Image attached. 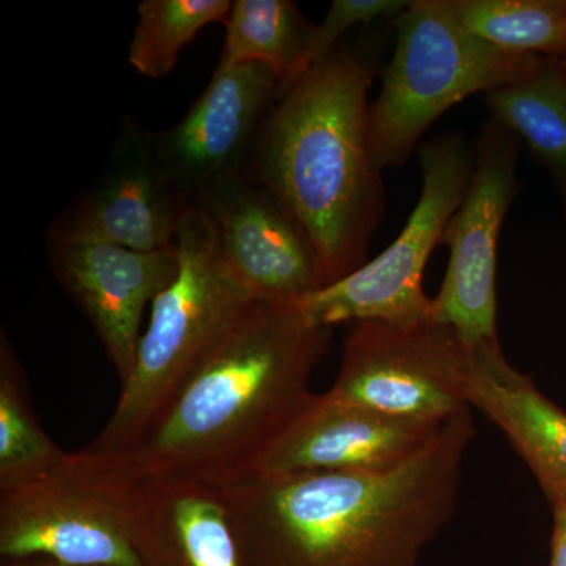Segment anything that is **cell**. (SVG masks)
<instances>
[{
	"label": "cell",
	"instance_id": "obj_13",
	"mask_svg": "<svg viewBox=\"0 0 566 566\" xmlns=\"http://www.w3.org/2000/svg\"><path fill=\"white\" fill-rule=\"evenodd\" d=\"M46 252L52 274L92 324L123 385L139 348L145 308L177 277L178 244L140 252L46 238Z\"/></svg>",
	"mask_w": 566,
	"mask_h": 566
},
{
	"label": "cell",
	"instance_id": "obj_8",
	"mask_svg": "<svg viewBox=\"0 0 566 566\" xmlns=\"http://www.w3.org/2000/svg\"><path fill=\"white\" fill-rule=\"evenodd\" d=\"M469 348L447 324L353 323L331 397L395 419L441 424L468 411Z\"/></svg>",
	"mask_w": 566,
	"mask_h": 566
},
{
	"label": "cell",
	"instance_id": "obj_14",
	"mask_svg": "<svg viewBox=\"0 0 566 566\" xmlns=\"http://www.w3.org/2000/svg\"><path fill=\"white\" fill-rule=\"evenodd\" d=\"M444 423L395 419L327 392L314 395L255 472L381 471L419 452Z\"/></svg>",
	"mask_w": 566,
	"mask_h": 566
},
{
	"label": "cell",
	"instance_id": "obj_19",
	"mask_svg": "<svg viewBox=\"0 0 566 566\" xmlns=\"http://www.w3.org/2000/svg\"><path fill=\"white\" fill-rule=\"evenodd\" d=\"M472 35L506 51L562 61L566 54V0H444Z\"/></svg>",
	"mask_w": 566,
	"mask_h": 566
},
{
	"label": "cell",
	"instance_id": "obj_7",
	"mask_svg": "<svg viewBox=\"0 0 566 566\" xmlns=\"http://www.w3.org/2000/svg\"><path fill=\"white\" fill-rule=\"evenodd\" d=\"M417 156L422 191L403 230L374 260L297 304L315 326L431 322L433 300L423 290L424 268L471 185L474 145L463 133H446L420 145Z\"/></svg>",
	"mask_w": 566,
	"mask_h": 566
},
{
	"label": "cell",
	"instance_id": "obj_25",
	"mask_svg": "<svg viewBox=\"0 0 566 566\" xmlns=\"http://www.w3.org/2000/svg\"><path fill=\"white\" fill-rule=\"evenodd\" d=\"M560 62H564V63H565V65H566V54H565V57H564V59H562V61H560Z\"/></svg>",
	"mask_w": 566,
	"mask_h": 566
},
{
	"label": "cell",
	"instance_id": "obj_23",
	"mask_svg": "<svg viewBox=\"0 0 566 566\" xmlns=\"http://www.w3.org/2000/svg\"><path fill=\"white\" fill-rule=\"evenodd\" d=\"M553 516L549 566H566V501L553 505Z\"/></svg>",
	"mask_w": 566,
	"mask_h": 566
},
{
	"label": "cell",
	"instance_id": "obj_15",
	"mask_svg": "<svg viewBox=\"0 0 566 566\" xmlns=\"http://www.w3.org/2000/svg\"><path fill=\"white\" fill-rule=\"evenodd\" d=\"M464 395L505 434L551 505L566 501L565 409L506 360L501 344L469 348Z\"/></svg>",
	"mask_w": 566,
	"mask_h": 566
},
{
	"label": "cell",
	"instance_id": "obj_9",
	"mask_svg": "<svg viewBox=\"0 0 566 566\" xmlns=\"http://www.w3.org/2000/svg\"><path fill=\"white\" fill-rule=\"evenodd\" d=\"M520 148L515 134L488 115L474 142L471 185L442 237L449 264L431 319L453 327L468 348L499 344V240L520 186Z\"/></svg>",
	"mask_w": 566,
	"mask_h": 566
},
{
	"label": "cell",
	"instance_id": "obj_6",
	"mask_svg": "<svg viewBox=\"0 0 566 566\" xmlns=\"http://www.w3.org/2000/svg\"><path fill=\"white\" fill-rule=\"evenodd\" d=\"M134 483L120 457L82 449L48 474L0 490L2 560L142 566L129 531Z\"/></svg>",
	"mask_w": 566,
	"mask_h": 566
},
{
	"label": "cell",
	"instance_id": "obj_20",
	"mask_svg": "<svg viewBox=\"0 0 566 566\" xmlns=\"http://www.w3.org/2000/svg\"><path fill=\"white\" fill-rule=\"evenodd\" d=\"M44 433L17 354L0 335V490L32 482L69 458Z\"/></svg>",
	"mask_w": 566,
	"mask_h": 566
},
{
	"label": "cell",
	"instance_id": "obj_16",
	"mask_svg": "<svg viewBox=\"0 0 566 566\" xmlns=\"http://www.w3.org/2000/svg\"><path fill=\"white\" fill-rule=\"evenodd\" d=\"M129 531L142 566H241L221 490L181 480H136Z\"/></svg>",
	"mask_w": 566,
	"mask_h": 566
},
{
	"label": "cell",
	"instance_id": "obj_10",
	"mask_svg": "<svg viewBox=\"0 0 566 566\" xmlns=\"http://www.w3.org/2000/svg\"><path fill=\"white\" fill-rule=\"evenodd\" d=\"M193 203L164 170L153 133L126 117L103 172L54 219L46 238L159 251L177 244Z\"/></svg>",
	"mask_w": 566,
	"mask_h": 566
},
{
	"label": "cell",
	"instance_id": "obj_12",
	"mask_svg": "<svg viewBox=\"0 0 566 566\" xmlns=\"http://www.w3.org/2000/svg\"><path fill=\"white\" fill-rule=\"evenodd\" d=\"M214 227L227 266L253 300L300 304L323 289L318 260L283 205L244 174L197 199Z\"/></svg>",
	"mask_w": 566,
	"mask_h": 566
},
{
	"label": "cell",
	"instance_id": "obj_21",
	"mask_svg": "<svg viewBox=\"0 0 566 566\" xmlns=\"http://www.w3.org/2000/svg\"><path fill=\"white\" fill-rule=\"evenodd\" d=\"M230 0H144L128 62L142 76L163 80L172 73L181 51L208 25L226 22Z\"/></svg>",
	"mask_w": 566,
	"mask_h": 566
},
{
	"label": "cell",
	"instance_id": "obj_2",
	"mask_svg": "<svg viewBox=\"0 0 566 566\" xmlns=\"http://www.w3.org/2000/svg\"><path fill=\"white\" fill-rule=\"evenodd\" d=\"M329 327L297 304L253 301L208 349L172 401L120 457L134 480L227 488L252 475L315 394Z\"/></svg>",
	"mask_w": 566,
	"mask_h": 566
},
{
	"label": "cell",
	"instance_id": "obj_5",
	"mask_svg": "<svg viewBox=\"0 0 566 566\" xmlns=\"http://www.w3.org/2000/svg\"><path fill=\"white\" fill-rule=\"evenodd\" d=\"M392 22L394 55L368 107L371 158L381 172L403 166L455 104L517 84L542 63V55L502 50L464 31L444 0H412Z\"/></svg>",
	"mask_w": 566,
	"mask_h": 566
},
{
	"label": "cell",
	"instance_id": "obj_22",
	"mask_svg": "<svg viewBox=\"0 0 566 566\" xmlns=\"http://www.w3.org/2000/svg\"><path fill=\"white\" fill-rule=\"evenodd\" d=\"M406 0H334L326 17L315 24L308 46L312 66L326 59L338 46L346 32L360 24L395 20L408 9Z\"/></svg>",
	"mask_w": 566,
	"mask_h": 566
},
{
	"label": "cell",
	"instance_id": "obj_24",
	"mask_svg": "<svg viewBox=\"0 0 566 566\" xmlns=\"http://www.w3.org/2000/svg\"><path fill=\"white\" fill-rule=\"evenodd\" d=\"M0 566H84V565H70L63 562L52 560L46 557H29L17 558V560H2Z\"/></svg>",
	"mask_w": 566,
	"mask_h": 566
},
{
	"label": "cell",
	"instance_id": "obj_17",
	"mask_svg": "<svg viewBox=\"0 0 566 566\" xmlns=\"http://www.w3.org/2000/svg\"><path fill=\"white\" fill-rule=\"evenodd\" d=\"M491 117L515 134L553 178L566 216V65L543 57L517 84L486 93Z\"/></svg>",
	"mask_w": 566,
	"mask_h": 566
},
{
	"label": "cell",
	"instance_id": "obj_1",
	"mask_svg": "<svg viewBox=\"0 0 566 566\" xmlns=\"http://www.w3.org/2000/svg\"><path fill=\"white\" fill-rule=\"evenodd\" d=\"M471 409L381 471L255 472L222 488L241 566H419L455 513Z\"/></svg>",
	"mask_w": 566,
	"mask_h": 566
},
{
	"label": "cell",
	"instance_id": "obj_3",
	"mask_svg": "<svg viewBox=\"0 0 566 566\" xmlns=\"http://www.w3.org/2000/svg\"><path fill=\"white\" fill-rule=\"evenodd\" d=\"M376 71L367 52L338 44L281 92L244 170L303 229L324 286L368 262L386 211L368 142Z\"/></svg>",
	"mask_w": 566,
	"mask_h": 566
},
{
	"label": "cell",
	"instance_id": "obj_18",
	"mask_svg": "<svg viewBox=\"0 0 566 566\" xmlns=\"http://www.w3.org/2000/svg\"><path fill=\"white\" fill-rule=\"evenodd\" d=\"M223 65L262 63L273 71L282 91L308 70V46L315 24L290 0H234L229 17Z\"/></svg>",
	"mask_w": 566,
	"mask_h": 566
},
{
	"label": "cell",
	"instance_id": "obj_11",
	"mask_svg": "<svg viewBox=\"0 0 566 566\" xmlns=\"http://www.w3.org/2000/svg\"><path fill=\"white\" fill-rule=\"evenodd\" d=\"M281 92L262 63H219L188 114L153 134L164 170L189 200L197 202L216 182L244 174Z\"/></svg>",
	"mask_w": 566,
	"mask_h": 566
},
{
	"label": "cell",
	"instance_id": "obj_4",
	"mask_svg": "<svg viewBox=\"0 0 566 566\" xmlns=\"http://www.w3.org/2000/svg\"><path fill=\"white\" fill-rule=\"evenodd\" d=\"M180 268L155 297L114 415L85 449L123 455L172 401L208 349L253 303L223 260L214 227L200 205L177 237Z\"/></svg>",
	"mask_w": 566,
	"mask_h": 566
}]
</instances>
